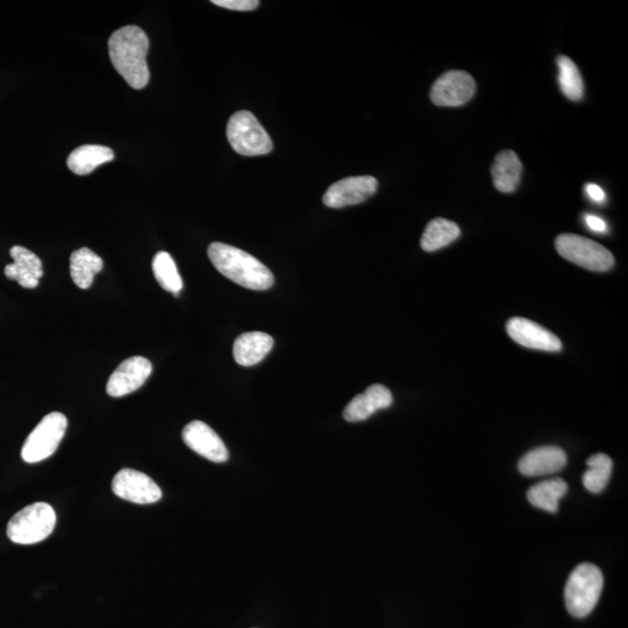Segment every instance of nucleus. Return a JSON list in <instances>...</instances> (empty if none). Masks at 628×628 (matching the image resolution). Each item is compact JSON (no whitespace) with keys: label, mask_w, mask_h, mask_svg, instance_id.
<instances>
[{"label":"nucleus","mask_w":628,"mask_h":628,"mask_svg":"<svg viewBox=\"0 0 628 628\" xmlns=\"http://www.w3.org/2000/svg\"><path fill=\"white\" fill-rule=\"evenodd\" d=\"M148 49L147 34L134 25L120 28L109 40L110 59L114 69L135 90L146 88L151 78L146 61Z\"/></svg>","instance_id":"nucleus-1"},{"label":"nucleus","mask_w":628,"mask_h":628,"mask_svg":"<svg viewBox=\"0 0 628 628\" xmlns=\"http://www.w3.org/2000/svg\"><path fill=\"white\" fill-rule=\"evenodd\" d=\"M208 254L219 273L241 287L263 291L274 285L275 278L269 268L237 247L213 242Z\"/></svg>","instance_id":"nucleus-2"},{"label":"nucleus","mask_w":628,"mask_h":628,"mask_svg":"<svg viewBox=\"0 0 628 628\" xmlns=\"http://www.w3.org/2000/svg\"><path fill=\"white\" fill-rule=\"evenodd\" d=\"M604 587L602 570L592 563L578 565L570 574L565 601L567 610L575 618H585L596 608Z\"/></svg>","instance_id":"nucleus-3"},{"label":"nucleus","mask_w":628,"mask_h":628,"mask_svg":"<svg viewBox=\"0 0 628 628\" xmlns=\"http://www.w3.org/2000/svg\"><path fill=\"white\" fill-rule=\"evenodd\" d=\"M56 515L47 503H34L14 515L7 525V537L18 545H34L54 531Z\"/></svg>","instance_id":"nucleus-4"},{"label":"nucleus","mask_w":628,"mask_h":628,"mask_svg":"<svg viewBox=\"0 0 628 628\" xmlns=\"http://www.w3.org/2000/svg\"><path fill=\"white\" fill-rule=\"evenodd\" d=\"M227 139L240 155L260 156L273 151V141L269 134L249 111L234 113L228 120Z\"/></svg>","instance_id":"nucleus-5"},{"label":"nucleus","mask_w":628,"mask_h":628,"mask_svg":"<svg viewBox=\"0 0 628 628\" xmlns=\"http://www.w3.org/2000/svg\"><path fill=\"white\" fill-rule=\"evenodd\" d=\"M68 420L60 412L49 413L28 435L21 458L27 463L44 461L56 452L66 434Z\"/></svg>","instance_id":"nucleus-6"},{"label":"nucleus","mask_w":628,"mask_h":628,"mask_svg":"<svg viewBox=\"0 0 628 628\" xmlns=\"http://www.w3.org/2000/svg\"><path fill=\"white\" fill-rule=\"evenodd\" d=\"M556 251L570 262L592 271H608L615 258L608 248L581 235L561 234L555 240Z\"/></svg>","instance_id":"nucleus-7"},{"label":"nucleus","mask_w":628,"mask_h":628,"mask_svg":"<svg viewBox=\"0 0 628 628\" xmlns=\"http://www.w3.org/2000/svg\"><path fill=\"white\" fill-rule=\"evenodd\" d=\"M476 83L466 71L451 70L440 76L433 84L431 101L434 105L458 107L474 97Z\"/></svg>","instance_id":"nucleus-8"},{"label":"nucleus","mask_w":628,"mask_h":628,"mask_svg":"<svg viewBox=\"0 0 628 628\" xmlns=\"http://www.w3.org/2000/svg\"><path fill=\"white\" fill-rule=\"evenodd\" d=\"M114 495L135 504H153L159 502L162 490L151 477L133 469H123L112 481Z\"/></svg>","instance_id":"nucleus-9"},{"label":"nucleus","mask_w":628,"mask_h":628,"mask_svg":"<svg viewBox=\"0 0 628 628\" xmlns=\"http://www.w3.org/2000/svg\"><path fill=\"white\" fill-rule=\"evenodd\" d=\"M378 182L373 176H354L344 178L331 185L323 197L327 208L342 209L358 205L376 194Z\"/></svg>","instance_id":"nucleus-10"},{"label":"nucleus","mask_w":628,"mask_h":628,"mask_svg":"<svg viewBox=\"0 0 628 628\" xmlns=\"http://www.w3.org/2000/svg\"><path fill=\"white\" fill-rule=\"evenodd\" d=\"M152 371L153 366L149 360L142 356H133L113 371L107 382L106 392L111 397L130 395L145 384Z\"/></svg>","instance_id":"nucleus-11"},{"label":"nucleus","mask_w":628,"mask_h":628,"mask_svg":"<svg viewBox=\"0 0 628 628\" xmlns=\"http://www.w3.org/2000/svg\"><path fill=\"white\" fill-rule=\"evenodd\" d=\"M182 437L185 445L205 459L223 463L230 458L224 441L203 421H191L184 427Z\"/></svg>","instance_id":"nucleus-12"},{"label":"nucleus","mask_w":628,"mask_h":628,"mask_svg":"<svg viewBox=\"0 0 628 628\" xmlns=\"http://www.w3.org/2000/svg\"><path fill=\"white\" fill-rule=\"evenodd\" d=\"M506 331L513 341L526 348L544 352H560L561 340L551 331L525 318H512L506 324Z\"/></svg>","instance_id":"nucleus-13"},{"label":"nucleus","mask_w":628,"mask_h":628,"mask_svg":"<svg viewBox=\"0 0 628 628\" xmlns=\"http://www.w3.org/2000/svg\"><path fill=\"white\" fill-rule=\"evenodd\" d=\"M567 454L556 446H542L526 453L518 463L520 473L525 476L538 477L552 475L565 468Z\"/></svg>","instance_id":"nucleus-14"},{"label":"nucleus","mask_w":628,"mask_h":628,"mask_svg":"<svg viewBox=\"0 0 628 628\" xmlns=\"http://www.w3.org/2000/svg\"><path fill=\"white\" fill-rule=\"evenodd\" d=\"M13 263L5 267V276L9 280L17 281L20 287L34 289L44 276L42 262L33 252L21 246H14L10 251Z\"/></svg>","instance_id":"nucleus-15"},{"label":"nucleus","mask_w":628,"mask_h":628,"mask_svg":"<svg viewBox=\"0 0 628 628\" xmlns=\"http://www.w3.org/2000/svg\"><path fill=\"white\" fill-rule=\"evenodd\" d=\"M391 391L382 384L370 385L363 394L356 396L346 406L344 417L351 423H358L373 416L375 412L387 409L392 404Z\"/></svg>","instance_id":"nucleus-16"},{"label":"nucleus","mask_w":628,"mask_h":628,"mask_svg":"<svg viewBox=\"0 0 628 628\" xmlns=\"http://www.w3.org/2000/svg\"><path fill=\"white\" fill-rule=\"evenodd\" d=\"M273 347L274 339L267 333H244L234 342V359L242 367H252L266 358Z\"/></svg>","instance_id":"nucleus-17"},{"label":"nucleus","mask_w":628,"mask_h":628,"mask_svg":"<svg viewBox=\"0 0 628 628\" xmlns=\"http://www.w3.org/2000/svg\"><path fill=\"white\" fill-rule=\"evenodd\" d=\"M522 173L523 164L518 155L512 151L499 153L491 167L495 187L503 194H511L517 190Z\"/></svg>","instance_id":"nucleus-18"},{"label":"nucleus","mask_w":628,"mask_h":628,"mask_svg":"<svg viewBox=\"0 0 628 628\" xmlns=\"http://www.w3.org/2000/svg\"><path fill=\"white\" fill-rule=\"evenodd\" d=\"M104 268L101 256L89 248L77 249L70 256V276L80 289H89L95 276Z\"/></svg>","instance_id":"nucleus-19"},{"label":"nucleus","mask_w":628,"mask_h":628,"mask_svg":"<svg viewBox=\"0 0 628 628\" xmlns=\"http://www.w3.org/2000/svg\"><path fill=\"white\" fill-rule=\"evenodd\" d=\"M113 159L114 152L111 148L99 145H85L76 148L69 155L67 166L74 174L85 176Z\"/></svg>","instance_id":"nucleus-20"},{"label":"nucleus","mask_w":628,"mask_h":628,"mask_svg":"<svg viewBox=\"0 0 628 628\" xmlns=\"http://www.w3.org/2000/svg\"><path fill=\"white\" fill-rule=\"evenodd\" d=\"M568 485L562 478L542 481L527 491V499L534 508L555 513L559 509L561 498L567 494Z\"/></svg>","instance_id":"nucleus-21"},{"label":"nucleus","mask_w":628,"mask_h":628,"mask_svg":"<svg viewBox=\"0 0 628 628\" xmlns=\"http://www.w3.org/2000/svg\"><path fill=\"white\" fill-rule=\"evenodd\" d=\"M461 230L454 221L435 218L425 228L420 245L425 252H435L444 248L460 237Z\"/></svg>","instance_id":"nucleus-22"},{"label":"nucleus","mask_w":628,"mask_h":628,"mask_svg":"<svg viewBox=\"0 0 628 628\" xmlns=\"http://www.w3.org/2000/svg\"><path fill=\"white\" fill-rule=\"evenodd\" d=\"M587 465L589 469L583 474V485L592 494H599L610 481L613 462L608 455L598 453L590 456Z\"/></svg>","instance_id":"nucleus-23"},{"label":"nucleus","mask_w":628,"mask_h":628,"mask_svg":"<svg viewBox=\"0 0 628 628\" xmlns=\"http://www.w3.org/2000/svg\"><path fill=\"white\" fill-rule=\"evenodd\" d=\"M153 273L156 281L164 290L171 292L176 297L180 295L183 289L182 277L169 253L159 252L154 256Z\"/></svg>","instance_id":"nucleus-24"},{"label":"nucleus","mask_w":628,"mask_h":628,"mask_svg":"<svg viewBox=\"0 0 628 628\" xmlns=\"http://www.w3.org/2000/svg\"><path fill=\"white\" fill-rule=\"evenodd\" d=\"M559 68V84L563 95L570 101H580L584 95V84L580 70L572 59L559 56L556 60Z\"/></svg>","instance_id":"nucleus-25"},{"label":"nucleus","mask_w":628,"mask_h":628,"mask_svg":"<svg viewBox=\"0 0 628 628\" xmlns=\"http://www.w3.org/2000/svg\"><path fill=\"white\" fill-rule=\"evenodd\" d=\"M212 4L232 11H253L258 9V0H212Z\"/></svg>","instance_id":"nucleus-26"},{"label":"nucleus","mask_w":628,"mask_h":628,"mask_svg":"<svg viewBox=\"0 0 628 628\" xmlns=\"http://www.w3.org/2000/svg\"><path fill=\"white\" fill-rule=\"evenodd\" d=\"M585 223H587L591 231L597 233H605L606 230H608V225H606L603 219L591 216V214H588V216L585 217Z\"/></svg>","instance_id":"nucleus-27"},{"label":"nucleus","mask_w":628,"mask_h":628,"mask_svg":"<svg viewBox=\"0 0 628 628\" xmlns=\"http://www.w3.org/2000/svg\"><path fill=\"white\" fill-rule=\"evenodd\" d=\"M585 191H587L588 196L597 203H601L605 199V192L599 185L597 184H588L585 185Z\"/></svg>","instance_id":"nucleus-28"}]
</instances>
